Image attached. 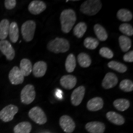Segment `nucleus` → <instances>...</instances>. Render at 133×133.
I'll return each instance as SVG.
<instances>
[{"label":"nucleus","mask_w":133,"mask_h":133,"mask_svg":"<svg viewBox=\"0 0 133 133\" xmlns=\"http://www.w3.org/2000/svg\"><path fill=\"white\" fill-rule=\"evenodd\" d=\"M119 30L121 33L125 35V36H131L133 35V28L131 25L129 24H121L119 26Z\"/></svg>","instance_id":"nucleus-33"},{"label":"nucleus","mask_w":133,"mask_h":133,"mask_svg":"<svg viewBox=\"0 0 133 133\" xmlns=\"http://www.w3.org/2000/svg\"><path fill=\"white\" fill-rule=\"evenodd\" d=\"M118 82V79L115 74L109 72L105 75L102 82V86L105 89H109L116 86Z\"/></svg>","instance_id":"nucleus-12"},{"label":"nucleus","mask_w":133,"mask_h":133,"mask_svg":"<svg viewBox=\"0 0 133 133\" xmlns=\"http://www.w3.org/2000/svg\"><path fill=\"white\" fill-rule=\"evenodd\" d=\"M119 88L124 92H129L133 91V83L130 79H123L119 83Z\"/></svg>","instance_id":"nucleus-32"},{"label":"nucleus","mask_w":133,"mask_h":133,"mask_svg":"<svg viewBox=\"0 0 133 133\" xmlns=\"http://www.w3.org/2000/svg\"><path fill=\"white\" fill-rule=\"evenodd\" d=\"M28 9L31 14L33 15H39L43 11H45L46 9V4L42 1L34 0L30 3Z\"/></svg>","instance_id":"nucleus-13"},{"label":"nucleus","mask_w":133,"mask_h":133,"mask_svg":"<svg viewBox=\"0 0 133 133\" xmlns=\"http://www.w3.org/2000/svg\"><path fill=\"white\" fill-rule=\"evenodd\" d=\"M118 41L119 46L123 52H127L130 49L132 43L129 37L125 35H121L119 37Z\"/></svg>","instance_id":"nucleus-26"},{"label":"nucleus","mask_w":133,"mask_h":133,"mask_svg":"<svg viewBox=\"0 0 133 133\" xmlns=\"http://www.w3.org/2000/svg\"><path fill=\"white\" fill-rule=\"evenodd\" d=\"M61 30L65 33H69L74 27L76 21L75 12L73 9H65L60 16Z\"/></svg>","instance_id":"nucleus-1"},{"label":"nucleus","mask_w":133,"mask_h":133,"mask_svg":"<svg viewBox=\"0 0 133 133\" xmlns=\"http://www.w3.org/2000/svg\"><path fill=\"white\" fill-rule=\"evenodd\" d=\"M59 124L62 130L66 133H72L75 129V123L70 116L63 115L60 118Z\"/></svg>","instance_id":"nucleus-8"},{"label":"nucleus","mask_w":133,"mask_h":133,"mask_svg":"<svg viewBox=\"0 0 133 133\" xmlns=\"http://www.w3.org/2000/svg\"><path fill=\"white\" fill-rule=\"evenodd\" d=\"M77 79L76 76L71 75H64L60 79V84L65 89H71L76 86Z\"/></svg>","instance_id":"nucleus-14"},{"label":"nucleus","mask_w":133,"mask_h":133,"mask_svg":"<svg viewBox=\"0 0 133 133\" xmlns=\"http://www.w3.org/2000/svg\"><path fill=\"white\" fill-rule=\"evenodd\" d=\"M94 30L98 40L101 41H105L107 39L108 34L105 29L100 24H96L94 26Z\"/></svg>","instance_id":"nucleus-22"},{"label":"nucleus","mask_w":133,"mask_h":133,"mask_svg":"<svg viewBox=\"0 0 133 133\" xmlns=\"http://www.w3.org/2000/svg\"><path fill=\"white\" fill-rule=\"evenodd\" d=\"M77 59L79 65L83 68L89 67L92 62L90 56L84 52H81L79 54Z\"/></svg>","instance_id":"nucleus-25"},{"label":"nucleus","mask_w":133,"mask_h":133,"mask_svg":"<svg viewBox=\"0 0 133 133\" xmlns=\"http://www.w3.org/2000/svg\"><path fill=\"white\" fill-rule=\"evenodd\" d=\"M36 97V92L34 86L27 84L23 88L21 92V100L23 104L29 105L34 101Z\"/></svg>","instance_id":"nucleus-5"},{"label":"nucleus","mask_w":133,"mask_h":133,"mask_svg":"<svg viewBox=\"0 0 133 133\" xmlns=\"http://www.w3.org/2000/svg\"><path fill=\"white\" fill-rule=\"evenodd\" d=\"M102 8V2L99 0H88L81 5L80 11L87 16L97 14Z\"/></svg>","instance_id":"nucleus-3"},{"label":"nucleus","mask_w":133,"mask_h":133,"mask_svg":"<svg viewBox=\"0 0 133 133\" xmlns=\"http://www.w3.org/2000/svg\"><path fill=\"white\" fill-rule=\"evenodd\" d=\"M20 70L24 76H29L32 71V64L28 59H23L20 63Z\"/></svg>","instance_id":"nucleus-20"},{"label":"nucleus","mask_w":133,"mask_h":133,"mask_svg":"<svg viewBox=\"0 0 133 133\" xmlns=\"http://www.w3.org/2000/svg\"><path fill=\"white\" fill-rule=\"evenodd\" d=\"M65 66L67 72L71 73L75 70L76 67V58L74 54H69L66 59Z\"/></svg>","instance_id":"nucleus-27"},{"label":"nucleus","mask_w":133,"mask_h":133,"mask_svg":"<svg viewBox=\"0 0 133 133\" xmlns=\"http://www.w3.org/2000/svg\"><path fill=\"white\" fill-rule=\"evenodd\" d=\"M117 18L120 21L122 22H129L132 20L133 16L131 11L126 9H121L118 11Z\"/></svg>","instance_id":"nucleus-28"},{"label":"nucleus","mask_w":133,"mask_h":133,"mask_svg":"<svg viewBox=\"0 0 133 133\" xmlns=\"http://www.w3.org/2000/svg\"><path fill=\"white\" fill-rule=\"evenodd\" d=\"M106 117L110 122L116 125H122L125 122V119L123 116L115 112H107L106 114Z\"/></svg>","instance_id":"nucleus-18"},{"label":"nucleus","mask_w":133,"mask_h":133,"mask_svg":"<svg viewBox=\"0 0 133 133\" xmlns=\"http://www.w3.org/2000/svg\"><path fill=\"white\" fill-rule=\"evenodd\" d=\"M47 48L50 52L55 54L64 53L69 50L70 43L65 38H56L48 43Z\"/></svg>","instance_id":"nucleus-2"},{"label":"nucleus","mask_w":133,"mask_h":133,"mask_svg":"<svg viewBox=\"0 0 133 133\" xmlns=\"http://www.w3.org/2000/svg\"><path fill=\"white\" fill-rule=\"evenodd\" d=\"M99 54L106 59H110L114 57V54L113 51L107 47H103L99 50Z\"/></svg>","instance_id":"nucleus-34"},{"label":"nucleus","mask_w":133,"mask_h":133,"mask_svg":"<svg viewBox=\"0 0 133 133\" xmlns=\"http://www.w3.org/2000/svg\"><path fill=\"white\" fill-rule=\"evenodd\" d=\"M29 116L31 120L38 124H44L47 122V116L45 113L40 107H33L30 110Z\"/></svg>","instance_id":"nucleus-6"},{"label":"nucleus","mask_w":133,"mask_h":133,"mask_svg":"<svg viewBox=\"0 0 133 133\" xmlns=\"http://www.w3.org/2000/svg\"><path fill=\"white\" fill-rule=\"evenodd\" d=\"M108 66L110 69L118 71L119 73H121V74L125 73L128 70L127 66L125 65L122 64V63L114 61L108 63Z\"/></svg>","instance_id":"nucleus-30"},{"label":"nucleus","mask_w":133,"mask_h":133,"mask_svg":"<svg viewBox=\"0 0 133 133\" xmlns=\"http://www.w3.org/2000/svg\"><path fill=\"white\" fill-rule=\"evenodd\" d=\"M87 30V25L84 22H81L76 24L74 29V34L76 37L81 38L84 36V33Z\"/></svg>","instance_id":"nucleus-29"},{"label":"nucleus","mask_w":133,"mask_h":133,"mask_svg":"<svg viewBox=\"0 0 133 133\" xmlns=\"http://www.w3.org/2000/svg\"><path fill=\"white\" fill-rule=\"evenodd\" d=\"M9 79L11 84L14 85H18L24 82V76L21 73L19 68L15 66L9 71Z\"/></svg>","instance_id":"nucleus-11"},{"label":"nucleus","mask_w":133,"mask_h":133,"mask_svg":"<svg viewBox=\"0 0 133 133\" xmlns=\"http://www.w3.org/2000/svg\"><path fill=\"white\" fill-rule=\"evenodd\" d=\"M0 51L8 61H12L14 59L16 55L15 50L8 41L6 39L0 41Z\"/></svg>","instance_id":"nucleus-9"},{"label":"nucleus","mask_w":133,"mask_h":133,"mask_svg":"<svg viewBox=\"0 0 133 133\" xmlns=\"http://www.w3.org/2000/svg\"><path fill=\"white\" fill-rule=\"evenodd\" d=\"M10 22L8 19H3L0 22V39L4 40L9 34Z\"/></svg>","instance_id":"nucleus-21"},{"label":"nucleus","mask_w":133,"mask_h":133,"mask_svg":"<svg viewBox=\"0 0 133 133\" xmlns=\"http://www.w3.org/2000/svg\"><path fill=\"white\" fill-rule=\"evenodd\" d=\"M103 106H104V101L100 97L92 98L87 103V109L91 112L99 111L102 109Z\"/></svg>","instance_id":"nucleus-17"},{"label":"nucleus","mask_w":133,"mask_h":133,"mask_svg":"<svg viewBox=\"0 0 133 133\" xmlns=\"http://www.w3.org/2000/svg\"><path fill=\"white\" fill-rule=\"evenodd\" d=\"M18 111L19 109L16 105L12 104L8 105L0 111V119L4 122L12 121Z\"/></svg>","instance_id":"nucleus-7"},{"label":"nucleus","mask_w":133,"mask_h":133,"mask_svg":"<svg viewBox=\"0 0 133 133\" xmlns=\"http://www.w3.org/2000/svg\"><path fill=\"white\" fill-rule=\"evenodd\" d=\"M31 131V124L27 121H23L15 126L14 133H30Z\"/></svg>","instance_id":"nucleus-23"},{"label":"nucleus","mask_w":133,"mask_h":133,"mask_svg":"<svg viewBox=\"0 0 133 133\" xmlns=\"http://www.w3.org/2000/svg\"><path fill=\"white\" fill-rule=\"evenodd\" d=\"M10 40L13 43H16L17 42L19 37V30L18 25L15 22H12L10 24L9 29V34Z\"/></svg>","instance_id":"nucleus-19"},{"label":"nucleus","mask_w":133,"mask_h":133,"mask_svg":"<svg viewBox=\"0 0 133 133\" xmlns=\"http://www.w3.org/2000/svg\"><path fill=\"white\" fill-rule=\"evenodd\" d=\"M36 30V23L33 21L25 22L21 27L22 37L26 42H30L33 39Z\"/></svg>","instance_id":"nucleus-4"},{"label":"nucleus","mask_w":133,"mask_h":133,"mask_svg":"<svg viewBox=\"0 0 133 133\" xmlns=\"http://www.w3.org/2000/svg\"><path fill=\"white\" fill-rule=\"evenodd\" d=\"M123 60L127 62H133V51H131L129 52L126 53L123 56Z\"/></svg>","instance_id":"nucleus-36"},{"label":"nucleus","mask_w":133,"mask_h":133,"mask_svg":"<svg viewBox=\"0 0 133 133\" xmlns=\"http://www.w3.org/2000/svg\"><path fill=\"white\" fill-rule=\"evenodd\" d=\"M114 106L115 109L120 112H124L130 106V102L128 99H118L114 101Z\"/></svg>","instance_id":"nucleus-24"},{"label":"nucleus","mask_w":133,"mask_h":133,"mask_svg":"<svg viewBox=\"0 0 133 133\" xmlns=\"http://www.w3.org/2000/svg\"><path fill=\"white\" fill-rule=\"evenodd\" d=\"M47 64L44 61H38L32 67L33 75L36 78H41L46 74L47 71Z\"/></svg>","instance_id":"nucleus-16"},{"label":"nucleus","mask_w":133,"mask_h":133,"mask_svg":"<svg viewBox=\"0 0 133 133\" xmlns=\"http://www.w3.org/2000/svg\"><path fill=\"white\" fill-rule=\"evenodd\" d=\"M85 128L89 133H104L105 126L100 121H91L86 124Z\"/></svg>","instance_id":"nucleus-15"},{"label":"nucleus","mask_w":133,"mask_h":133,"mask_svg":"<svg viewBox=\"0 0 133 133\" xmlns=\"http://www.w3.org/2000/svg\"><path fill=\"white\" fill-rule=\"evenodd\" d=\"M86 89L83 86H80L76 88L73 91L71 94V103L73 105L78 106L82 102L84 94H85Z\"/></svg>","instance_id":"nucleus-10"},{"label":"nucleus","mask_w":133,"mask_h":133,"mask_svg":"<svg viewBox=\"0 0 133 133\" xmlns=\"http://www.w3.org/2000/svg\"><path fill=\"white\" fill-rule=\"evenodd\" d=\"M84 46L88 49L94 50L97 48L99 44V41L98 39L92 37H88L84 39Z\"/></svg>","instance_id":"nucleus-31"},{"label":"nucleus","mask_w":133,"mask_h":133,"mask_svg":"<svg viewBox=\"0 0 133 133\" xmlns=\"http://www.w3.org/2000/svg\"><path fill=\"white\" fill-rule=\"evenodd\" d=\"M17 1L16 0H6L4 1L5 8L8 10H11L16 7Z\"/></svg>","instance_id":"nucleus-35"}]
</instances>
